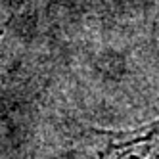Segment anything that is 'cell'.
Segmentation results:
<instances>
[{"instance_id":"1","label":"cell","mask_w":159,"mask_h":159,"mask_svg":"<svg viewBox=\"0 0 159 159\" xmlns=\"http://www.w3.org/2000/svg\"><path fill=\"white\" fill-rule=\"evenodd\" d=\"M157 134V121L130 130L88 129L77 134L67 159H159Z\"/></svg>"},{"instance_id":"2","label":"cell","mask_w":159,"mask_h":159,"mask_svg":"<svg viewBox=\"0 0 159 159\" xmlns=\"http://www.w3.org/2000/svg\"><path fill=\"white\" fill-rule=\"evenodd\" d=\"M21 2H23V0H14V4H21Z\"/></svg>"}]
</instances>
